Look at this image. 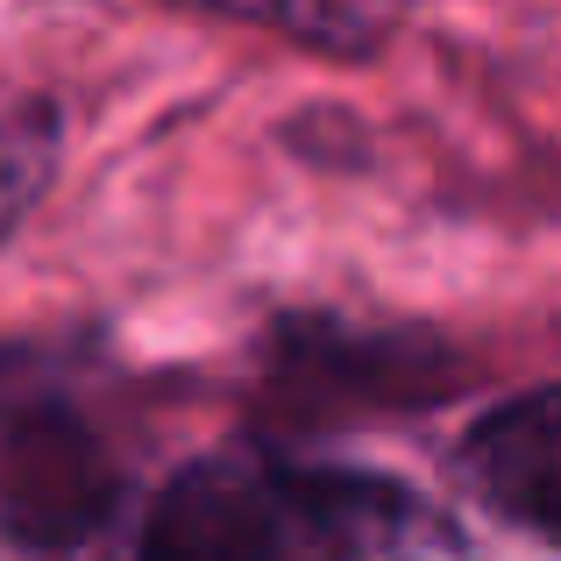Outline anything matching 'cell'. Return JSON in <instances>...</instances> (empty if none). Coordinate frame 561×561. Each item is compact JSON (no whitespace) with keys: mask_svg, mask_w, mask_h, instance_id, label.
<instances>
[{"mask_svg":"<svg viewBox=\"0 0 561 561\" xmlns=\"http://www.w3.org/2000/svg\"><path fill=\"white\" fill-rule=\"evenodd\" d=\"M561 391L554 383H526L505 405H491L455 448V477L534 548H554V505H561Z\"/></svg>","mask_w":561,"mask_h":561,"instance_id":"cell-4","label":"cell"},{"mask_svg":"<svg viewBox=\"0 0 561 561\" xmlns=\"http://www.w3.org/2000/svg\"><path fill=\"white\" fill-rule=\"evenodd\" d=\"M164 8L271 28V36L299 43L313 57H334V65H370L405 28V0H164Z\"/></svg>","mask_w":561,"mask_h":561,"instance_id":"cell-5","label":"cell"},{"mask_svg":"<svg viewBox=\"0 0 561 561\" xmlns=\"http://www.w3.org/2000/svg\"><path fill=\"white\" fill-rule=\"evenodd\" d=\"M122 505L100 426L43 383L0 412V534L28 554H71Z\"/></svg>","mask_w":561,"mask_h":561,"instance_id":"cell-3","label":"cell"},{"mask_svg":"<svg viewBox=\"0 0 561 561\" xmlns=\"http://www.w3.org/2000/svg\"><path fill=\"white\" fill-rule=\"evenodd\" d=\"M128 561H455V526L391 469L249 440L171 469Z\"/></svg>","mask_w":561,"mask_h":561,"instance_id":"cell-1","label":"cell"},{"mask_svg":"<svg viewBox=\"0 0 561 561\" xmlns=\"http://www.w3.org/2000/svg\"><path fill=\"white\" fill-rule=\"evenodd\" d=\"M57 157H65V107L50 93H28L0 114V249L43 206V192L57 179Z\"/></svg>","mask_w":561,"mask_h":561,"instance_id":"cell-6","label":"cell"},{"mask_svg":"<svg viewBox=\"0 0 561 561\" xmlns=\"http://www.w3.org/2000/svg\"><path fill=\"white\" fill-rule=\"evenodd\" d=\"M271 356V405L306 420L348 412H426L462 391L469 363L426 328H356L334 313H285L263 334Z\"/></svg>","mask_w":561,"mask_h":561,"instance_id":"cell-2","label":"cell"}]
</instances>
